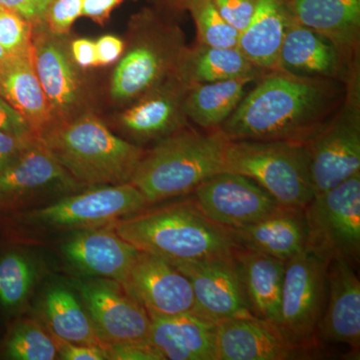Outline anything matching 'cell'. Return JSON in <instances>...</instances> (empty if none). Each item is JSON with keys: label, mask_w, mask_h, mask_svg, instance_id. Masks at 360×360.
Returning <instances> with one entry per match:
<instances>
[{"label": "cell", "mask_w": 360, "mask_h": 360, "mask_svg": "<svg viewBox=\"0 0 360 360\" xmlns=\"http://www.w3.org/2000/svg\"><path fill=\"white\" fill-rule=\"evenodd\" d=\"M219 129L229 141L307 142L335 115L345 84L284 71L265 73Z\"/></svg>", "instance_id": "6da1fadb"}, {"label": "cell", "mask_w": 360, "mask_h": 360, "mask_svg": "<svg viewBox=\"0 0 360 360\" xmlns=\"http://www.w3.org/2000/svg\"><path fill=\"white\" fill-rule=\"evenodd\" d=\"M112 227L137 250L170 264L232 257L239 246L231 229L207 219L193 198L148 206Z\"/></svg>", "instance_id": "7a4b0ae2"}, {"label": "cell", "mask_w": 360, "mask_h": 360, "mask_svg": "<svg viewBox=\"0 0 360 360\" xmlns=\"http://www.w3.org/2000/svg\"><path fill=\"white\" fill-rule=\"evenodd\" d=\"M39 141L82 187L127 184L146 153L90 110L54 125Z\"/></svg>", "instance_id": "3957f363"}, {"label": "cell", "mask_w": 360, "mask_h": 360, "mask_svg": "<svg viewBox=\"0 0 360 360\" xmlns=\"http://www.w3.org/2000/svg\"><path fill=\"white\" fill-rule=\"evenodd\" d=\"M227 141L219 129L180 130L146 149L129 182L149 206L193 193L201 182L224 172Z\"/></svg>", "instance_id": "277c9868"}, {"label": "cell", "mask_w": 360, "mask_h": 360, "mask_svg": "<svg viewBox=\"0 0 360 360\" xmlns=\"http://www.w3.org/2000/svg\"><path fill=\"white\" fill-rule=\"evenodd\" d=\"M186 46L184 32L174 21L151 8L135 14L111 77V99L124 108L174 77Z\"/></svg>", "instance_id": "5b68a950"}, {"label": "cell", "mask_w": 360, "mask_h": 360, "mask_svg": "<svg viewBox=\"0 0 360 360\" xmlns=\"http://www.w3.org/2000/svg\"><path fill=\"white\" fill-rule=\"evenodd\" d=\"M148 206L143 194L127 182L89 187L49 205L13 212L6 219L18 236L34 239L110 226Z\"/></svg>", "instance_id": "8992f818"}, {"label": "cell", "mask_w": 360, "mask_h": 360, "mask_svg": "<svg viewBox=\"0 0 360 360\" xmlns=\"http://www.w3.org/2000/svg\"><path fill=\"white\" fill-rule=\"evenodd\" d=\"M224 172L255 180L283 206L305 208L314 198L309 153L303 142L229 141Z\"/></svg>", "instance_id": "52a82bcc"}, {"label": "cell", "mask_w": 360, "mask_h": 360, "mask_svg": "<svg viewBox=\"0 0 360 360\" xmlns=\"http://www.w3.org/2000/svg\"><path fill=\"white\" fill-rule=\"evenodd\" d=\"M345 84V96L335 115L305 142L314 195L360 172L359 63L352 68Z\"/></svg>", "instance_id": "ba28073f"}, {"label": "cell", "mask_w": 360, "mask_h": 360, "mask_svg": "<svg viewBox=\"0 0 360 360\" xmlns=\"http://www.w3.org/2000/svg\"><path fill=\"white\" fill-rule=\"evenodd\" d=\"M305 250L326 264L360 255V172L314 198L304 208Z\"/></svg>", "instance_id": "9c48e42d"}, {"label": "cell", "mask_w": 360, "mask_h": 360, "mask_svg": "<svg viewBox=\"0 0 360 360\" xmlns=\"http://www.w3.org/2000/svg\"><path fill=\"white\" fill-rule=\"evenodd\" d=\"M328 265L303 250L285 262L278 328L296 345L315 347L328 300Z\"/></svg>", "instance_id": "30bf717a"}, {"label": "cell", "mask_w": 360, "mask_h": 360, "mask_svg": "<svg viewBox=\"0 0 360 360\" xmlns=\"http://www.w3.org/2000/svg\"><path fill=\"white\" fill-rule=\"evenodd\" d=\"M32 61L54 125L89 110L82 70L73 60L66 37L53 34L44 22L33 25Z\"/></svg>", "instance_id": "8fae6325"}, {"label": "cell", "mask_w": 360, "mask_h": 360, "mask_svg": "<svg viewBox=\"0 0 360 360\" xmlns=\"http://www.w3.org/2000/svg\"><path fill=\"white\" fill-rule=\"evenodd\" d=\"M73 288L105 345L148 341L151 319L146 309L117 281L87 277Z\"/></svg>", "instance_id": "7c38bea8"}, {"label": "cell", "mask_w": 360, "mask_h": 360, "mask_svg": "<svg viewBox=\"0 0 360 360\" xmlns=\"http://www.w3.org/2000/svg\"><path fill=\"white\" fill-rule=\"evenodd\" d=\"M82 187L39 139L0 172V212L30 210L44 198L77 193Z\"/></svg>", "instance_id": "4fadbf2b"}, {"label": "cell", "mask_w": 360, "mask_h": 360, "mask_svg": "<svg viewBox=\"0 0 360 360\" xmlns=\"http://www.w3.org/2000/svg\"><path fill=\"white\" fill-rule=\"evenodd\" d=\"M193 193L194 203L207 219L229 229L253 224L281 206L255 180L234 172L213 175Z\"/></svg>", "instance_id": "5bb4252c"}, {"label": "cell", "mask_w": 360, "mask_h": 360, "mask_svg": "<svg viewBox=\"0 0 360 360\" xmlns=\"http://www.w3.org/2000/svg\"><path fill=\"white\" fill-rule=\"evenodd\" d=\"M187 86L176 75L124 106L116 127L127 141L141 146L158 143L191 127L184 110Z\"/></svg>", "instance_id": "9a60e30c"}, {"label": "cell", "mask_w": 360, "mask_h": 360, "mask_svg": "<svg viewBox=\"0 0 360 360\" xmlns=\"http://www.w3.org/2000/svg\"><path fill=\"white\" fill-rule=\"evenodd\" d=\"M172 264L191 281L195 302L194 314L215 323L253 316L233 255Z\"/></svg>", "instance_id": "2e32d148"}, {"label": "cell", "mask_w": 360, "mask_h": 360, "mask_svg": "<svg viewBox=\"0 0 360 360\" xmlns=\"http://www.w3.org/2000/svg\"><path fill=\"white\" fill-rule=\"evenodd\" d=\"M122 288L149 315L172 316L195 311L191 281L163 258L139 251Z\"/></svg>", "instance_id": "e0dca14e"}, {"label": "cell", "mask_w": 360, "mask_h": 360, "mask_svg": "<svg viewBox=\"0 0 360 360\" xmlns=\"http://www.w3.org/2000/svg\"><path fill=\"white\" fill-rule=\"evenodd\" d=\"M217 360H286L309 355L276 324L255 316L217 323Z\"/></svg>", "instance_id": "ac0fdd59"}, {"label": "cell", "mask_w": 360, "mask_h": 360, "mask_svg": "<svg viewBox=\"0 0 360 360\" xmlns=\"http://www.w3.org/2000/svg\"><path fill=\"white\" fill-rule=\"evenodd\" d=\"M60 250L68 264L79 274L120 283L139 253L116 233L112 225L73 232Z\"/></svg>", "instance_id": "d6986e66"}, {"label": "cell", "mask_w": 360, "mask_h": 360, "mask_svg": "<svg viewBox=\"0 0 360 360\" xmlns=\"http://www.w3.org/2000/svg\"><path fill=\"white\" fill-rule=\"evenodd\" d=\"M326 342L360 347V283L354 265L335 259L328 265V300L317 328Z\"/></svg>", "instance_id": "ffe728a7"}, {"label": "cell", "mask_w": 360, "mask_h": 360, "mask_svg": "<svg viewBox=\"0 0 360 360\" xmlns=\"http://www.w3.org/2000/svg\"><path fill=\"white\" fill-rule=\"evenodd\" d=\"M291 15L328 39L348 65L359 61L360 0H288Z\"/></svg>", "instance_id": "44dd1931"}, {"label": "cell", "mask_w": 360, "mask_h": 360, "mask_svg": "<svg viewBox=\"0 0 360 360\" xmlns=\"http://www.w3.org/2000/svg\"><path fill=\"white\" fill-rule=\"evenodd\" d=\"M357 63L359 61L348 65L328 39L290 16L279 58L281 71L345 84Z\"/></svg>", "instance_id": "7402d4cb"}, {"label": "cell", "mask_w": 360, "mask_h": 360, "mask_svg": "<svg viewBox=\"0 0 360 360\" xmlns=\"http://www.w3.org/2000/svg\"><path fill=\"white\" fill-rule=\"evenodd\" d=\"M148 342L163 359L170 360H217V323L200 315L172 316L149 315Z\"/></svg>", "instance_id": "603a6c76"}, {"label": "cell", "mask_w": 360, "mask_h": 360, "mask_svg": "<svg viewBox=\"0 0 360 360\" xmlns=\"http://www.w3.org/2000/svg\"><path fill=\"white\" fill-rule=\"evenodd\" d=\"M238 245L286 260L305 250L307 220L304 208L283 206L253 224L231 229Z\"/></svg>", "instance_id": "cb8c5ba5"}, {"label": "cell", "mask_w": 360, "mask_h": 360, "mask_svg": "<svg viewBox=\"0 0 360 360\" xmlns=\"http://www.w3.org/2000/svg\"><path fill=\"white\" fill-rule=\"evenodd\" d=\"M0 96L20 113L37 139L54 127L49 101L33 66L32 51L7 56L0 66Z\"/></svg>", "instance_id": "d4e9b609"}, {"label": "cell", "mask_w": 360, "mask_h": 360, "mask_svg": "<svg viewBox=\"0 0 360 360\" xmlns=\"http://www.w3.org/2000/svg\"><path fill=\"white\" fill-rule=\"evenodd\" d=\"M233 258L251 314L278 326L285 262L240 246Z\"/></svg>", "instance_id": "484cf974"}, {"label": "cell", "mask_w": 360, "mask_h": 360, "mask_svg": "<svg viewBox=\"0 0 360 360\" xmlns=\"http://www.w3.org/2000/svg\"><path fill=\"white\" fill-rule=\"evenodd\" d=\"M290 16L288 0H258L238 44L241 53L258 70L265 73L281 71L279 58Z\"/></svg>", "instance_id": "4316f807"}, {"label": "cell", "mask_w": 360, "mask_h": 360, "mask_svg": "<svg viewBox=\"0 0 360 360\" xmlns=\"http://www.w3.org/2000/svg\"><path fill=\"white\" fill-rule=\"evenodd\" d=\"M175 75L188 87L241 78L257 82L265 72L255 68L238 47H213L196 42L184 49Z\"/></svg>", "instance_id": "83f0119b"}, {"label": "cell", "mask_w": 360, "mask_h": 360, "mask_svg": "<svg viewBox=\"0 0 360 360\" xmlns=\"http://www.w3.org/2000/svg\"><path fill=\"white\" fill-rule=\"evenodd\" d=\"M39 321L53 338L77 345H101L79 295L63 284H52L39 300Z\"/></svg>", "instance_id": "f1b7e54d"}, {"label": "cell", "mask_w": 360, "mask_h": 360, "mask_svg": "<svg viewBox=\"0 0 360 360\" xmlns=\"http://www.w3.org/2000/svg\"><path fill=\"white\" fill-rule=\"evenodd\" d=\"M250 78L222 80L187 87L184 110L188 122L205 130L217 129L245 97Z\"/></svg>", "instance_id": "f546056e"}, {"label": "cell", "mask_w": 360, "mask_h": 360, "mask_svg": "<svg viewBox=\"0 0 360 360\" xmlns=\"http://www.w3.org/2000/svg\"><path fill=\"white\" fill-rule=\"evenodd\" d=\"M39 279L34 259L20 250H8L0 257V305L7 311H18L30 302Z\"/></svg>", "instance_id": "4dcf8cb0"}, {"label": "cell", "mask_w": 360, "mask_h": 360, "mask_svg": "<svg viewBox=\"0 0 360 360\" xmlns=\"http://www.w3.org/2000/svg\"><path fill=\"white\" fill-rule=\"evenodd\" d=\"M4 356L11 360H54L58 359L56 342L44 324L35 317L15 322L4 343Z\"/></svg>", "instance_id": "1f68e13d"}, {"label": "cell", "mask_w": 360, "mask_h": 360, "mask_svg": "<svg viewBox=\"0 0 360 360\" xmlns=\"http://www.w3.org/2000/svg\"><path fill=\"white\" fill-rule=\"evenodd\" d=\"M198 32V44L213 47H238L239 33L222 18L212 0H186Z\"/></svg>", "instance_id": "d6a6232c"}, {"label": "cell", "mask_w": 360, "mask_h": 360, "mask_svg": "<svg viewBox=\"0 0 360 360\" xmlns=\"http://www.w3.org/2000/svg\"><path fill=\"white\" fill-rule=\"evenodd\" d=\"M33 25L20 14L0 7V45L7 56L32 51Z\"/></svg>", "instance_id": "836d02e7"}, {"label": "cell", "mask_w": 360, "mask_h": 360, "mask_svg": "<svg viewBox=\"0 0 360 360\" xmlns=\"http://www.w3.org/2000/svg\"><path fill=\"white\" fill-rule=\"evenodd\" d=\"M84 0H53L46 9L42 22L59 37H68L73 23L82 16Z\"/></svg>", "instance_id": "e575fe53"}, {"label": "cell", "mask_w": 360, "mask_h": 360, "mask_svg": "<svg viewBox=\"0 0 360 360\" xmlns=\"http://www.w3.org/2000/svg\"><path fill=\"white\" fill-rule=\"evenodd\" d=\"M227 22L239 33L248 27L257 9L258 0H212Z\"/></svg>", "instance_id": "d590c367"}, {"label": "cell", "mask_w": 360, "mask_h": 360, "mask_svg": "<svg viewBox=\"0 0 360 360\" xmlns=\"http://www.w3.org/2000/svg\"><path fill=\"white\" fill-rule=\"evenodd\" d=\"M108 359L115 360H161L162 355L148 341L143 342L118 343L104 345Z\"/></svg>", "instance_id": "8d00e7d4"}, {"label": "cell", "mask_w": 360, "mask_h": 360, "mask_svg": "<svg viewBox=\"0 0 360 360\" xmlns=\"http://www.w3.org/2000/svg\"><path fill=\"white\" fill-rule=\"evenodd\" d=\"M39 141L34 136H20L0 130V172Z\"/></svg>", "instance_id": "74e56055"}, {"label": "cell", "mask_w": 360, "mask_h": 360, "mask_svg": "<svg viewBox=\"0 0 360 360\" xmlns=\"http://www.w3.org/2000/svg\"><path fill=\"white\" fill-rule=\"evenodd\" d=\"M52 336V335H51ZM58 349V359L65 360H105L108 359L104 347L101 345H77L53 338Z\"/></svg>", "instance_id": "f35d334b"}, {"label": "cell", "mask_w": 360, "mask_h": 360, "mask_svg": "<svg viewBox=\"0 0 360 360\" xmlns=\"http://www.w3.org/2000/svg\"><path fill=\"white\" fill-rule=\"evenodd\" d=\"M52 1L53 0H0V6L20 14L35 25L42 22Z\"/></svg>", "instance_id": "ab89813d"}, {"label": "cell", "mask_w": 360, "mask_h": 360, "mask_svg": "<svg viewBox=\"0 0 360 360\" xmlns=\"http://www.w3.org/2000/svg\"><path fill=\"white\" fill-rule=\"evenodd\" d=\"M97 65L110 66L117 63L125 49V41L115 35L106 34L96 41Z\"/></svg>", "instance_id": "60d3db41"}, {"label": "cell", "mask_w": 360, "mask_h": 360, "mask_svg": "<svg viewBox=\"0 0 360 360\" xmlns=\"http://www.w3.org/2000/svg\"><path fill=\"white\" fill-rule=\"evenodd\" d=\"M0 130L8 134L20 135V136H34L20 113L14 110L1 96H0Z\"/></svg>", "instance_id": "b9f144b4"}, {"label": "cell", "mask_w": 360, "mask_h": 360, "mask_svg": "<svg viewBox=\"0 0 360 360\" xmlns=\"http://www.w3.org/2000/svg\"><path fill=\"white\" fill-rule=\"evenodd\" d=\"M70 52L78 68L89 70L97 68L96 41L89 39H77L70 42Z\"/></svg>", "instance_id": "7bdbcfd3"}, {"label": "cell", "mask_w": 360, "mask_h": 360, "mask_svg": "<svg viewBox=\"0 0 360 360\" xmlns=\"http://www.w3.org/2000/svg\"><path fill=\"white\" fill-rule=\"evenodd\" d=\"M122 1L123 0H84L82 16L89 18L98 25H104L110 18L113 9Z\"/></svg>", "instance_id": "ee69618b"}, {"label": "cell", "mask_w": 360, "mask_h": 360, "mask_svg": "<svg viewBox=\"0 0 360 360\" xmlns=\"http://www.w3.org/2000/svg\"><path fill=\"white\" fill-rule=\"evenodd\" d=\"M186 0H160L163 6L175 11H184V4Z\"/></svg>", "instance_id": "f6af8a7d"}, {"label": "cell", "mask_w": 360, "mask_h": 360, "mask_svg": "<svg viewBox=\"0 0 360 360\" xmlns=\"http://www.w3.org/2000/svg\"><path fill=\"white\" fill-rule=\"evenodd\" d=\"M7 53L6 51H4V47L0 45V66L2 65V63H4V60H6L7 58Z\"/></svg>", "instance_id": "bcb514c9"}, {"label": "cell", "mask_w": 360, "mask_h": 360, "mask_svg": "<svg viewBox=\"0 0 360 360\" xmlns=\"http://www.w3.org/2000/svg\"><path fill=\"white\" fill-rule=\"evenodd\" d=\"M0 7H1V6H0Z\"/></svg>", "instance_id": "7dc6e473"}]
</instances>
